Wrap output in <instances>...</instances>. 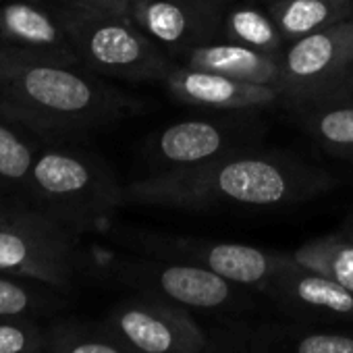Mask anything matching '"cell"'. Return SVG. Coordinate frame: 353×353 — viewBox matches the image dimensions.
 <instances>
[{"label":"cell","mask_w":353,"mask_h":353,"mask_svg":"<svg viewBox=\"0 0 353 353\" xmlns=\"http://www.w3.org/2000/svg\"><path fill=\"white\" fill-rule=\"evenodd\" d=\"M332 179L274 154L227 152L208 162L152 172L125 190V202L176 210L272 208L322 194Z\"/></svg>","instance_id":"1"},{"label":"cell","mask_w":353,"mask_h":353,"mask_svg":"<svg viewBox=\"0 0 353 353\" xmlns=\"http://www.w3.org/2000/svg\"><path fill=\"white\" fill-rule=\"evenodd\" d=\"M0 110L40 137L57 139L108 127L139 110V100L83 67L0 69Z\"/></svg>","instance_id":"2"},{"label":"cell","mask_w":353,"mask_h":353,"mask_svg":"<svg viewBox=\"0 0 353 353\" xmlns=\"http://www.w3.org/2000/svg\"><path fill=\"white\" fill-rule=\"evenodd\" d=\"M123 202L125 192L102 160L65 145H42L23 196V204L73 235L98 227Z\"/></svg>","instance_id":"3"},{"label":"cell","mask_w":353,"mask_h":353,"mask_svg":"<svg viewBox=\"0 0 353 353\" xmlns=\"http://www.w3.org/2000/svg\"><path fill=\"white\" fill-rule=\"evenodd\" d=\"M79 67L125 81H164L176 67L129 17L65 11Z\"/></svg>","instance_id":"4"},{"label":"cell","mask_w":353,"mask_h":353,"mask_svg":"<svg viewBox=\"0 0 353 353\" xmlns=\"http://www.w3.org/2000/svg\"><path fill=\"white\" fill-rule=\"evenodd\" d=\"M79 270L77 235L19 200L0 212V274L69 289Z\"/></svg>","instance_id":"5"},{"label":"cell","mask_w":353,"mask_h":353,"mask_svg":"<svg viewBox=\"0 0 353 353\" xmlns=\"http://www.w3.org/2000/svg\"><path fill=\"white\" fill-rule=\"evenodd\" d=\"M104 328L135 353H208L206 330L188 307L137 291L112 307Z\"/></svg>","instance_id":"6"},{"label":"cell","mask_w":353,"mask_h":353,"mask_svg":"<svg viewBox=\"0 0 353 353\" xmlns=\"http://www.w3.org/2000/svg\"><path fill=\"white\" fill-rule=\"evenodd\" d=\"M79 67L65 13L50 0H0V69Z\"/></svg>","instance_id":"7"},{"label":"cell","mask_w":353,"mask_h":353,"mask_svg":"<svg viewBox=\"0 0 353 353\" xmlns=\"http://www.w3.org/2000/svg\"><path fill=\"white\" fill-rule=\"evenodd\" d=\"M281 59V92L299 104L322 100L353 67V19L291 42Z\"/></svg>","instance_id":"8"},{"label":"cell","mask_w":353,"mask_h":353,"mask_svg":"<svg viewBox=\"0 0 353 353\" xmlns=\"http://www.w3.org/2000/svg\"><path fill=\"white\" fill-rule=\"evenodd\" d=\"M121 281L135 291L158 295L181 307L202 312H235L243 305L245 295L221 274L190 262L143 260L121 268Z\"/></svg>","instance_id":"9"},{"label":"cell","mask_w":353,"mask_h":353,"mask_svg":"<svg viewBox=\"0 0 353 353\" xmlns=\"http://www.w3.org/2000/svg\"><path fill=\"white\" fill-rule=\"evenodd\" d=\"M266 293L285 314L301 322H353V293L339 283L303 268L291 260L264 285Z\"/></svg>","instance_id":"10"},{"label":"cell","mask_w":353,"mask_h":353,"mask_svg":"<svg viewBox=\"0 0 353 353\" xmlns=\"http://www.w3.org/2000/svg\"><path fill=\"white\" fill-rule=\"evenodd\" d=\"M131 21L160 50L183 57L212 44L219 28L214 5L200 0H133Z\"/></svg>","instance_id":"11"},{"label":"cell","mask_w":353,"mask_h":353,"mask_svg":"<svg viewBox=\"0 0 353 353\" xmlns=\"http://www.w3.org/2000/svg\"><path fill=\"white\" fill-rule=\"evenodd\" d=\"M154 248L164 260L198 264L235 285L254 287L260 291L291 260V256L264 252L243 243L200 239H166Z\"/></svg>","instance_id":"12"},{"label":"cell","mask_w":353,"mask_h":353,"mask_svg":"<svg viewBox=\"0 0 353 353\" xmlns=\"http://www.w3.org/2000/svg\"><path fill=\"white\" fill-rule=\"evenodd\" d=\"M164 83L168 92L181 104L204 108H258L268 106L283 96L281 88L274 85L248 83L192 67H174L164 79Z\"/></svg>","instance_id":"13"},{"label":"cell","mask_w":353,"mask_h":353,"mask_svg":"<svg viewBox=\"0 0 353 353\" xmlns=\"http://www.w3.org/2000/svg\"><path fill=\"white\" fill-rule=\"evenodd\" d=\"M231 135L225 127L194 119L168 125L154 133L145 156L156 166L154 172L188 168L231 152Z\"/></svg>","instance_id":"14"},{"label":"cell","mask_w":353,"mask_h":353,"mask_svg":"<svg viewBox=\"0 0 353 353\" xmlns=\"http://www.w3.org/2000/svg\"><path fill=\"white\" fill-rule=\"evenodd\" d=\"M185 63V67L192 69L227 75L248 83L281 88V59L235 42L198 46L188 54Z\"/></svg>","instance_id":"15"},{"label":"cell","mask_w":353,"mask_h":353,"mask_svg":"<svg viewBox=\"0 0 353 353\" xmlns=\"http://www.w3.org/2000/svg\"><path fill=\"white\" fill-rule=\"evenodd\" d=\"M40 135L0 110V196L23 202L34 162L42 150Z\"/></svg>","instance_id":"16"},{"label":"cell","mask_w":353,"mask_h":353,"mask_svg":"<svg viewBox=\"0 0 353 353\" xmlns=\"http://www.w3.org/2000/svg\"><path fill=\"white\" fill-rule=\"evenodd\" d=\"M349 0H276L270 17L285 42H295L351 19Z\"/></svg>","instance_id":"17"},{"label":"cell","mask_w":353,"mask_h":353,"mask_svg":"<svg viewBox=\"0 0 353 353\" xmlns=\"http://www.w3.org/2000/svg\"><path fill=\"white\" fill-rule=\"evenodd\" d=\"M248 353H353V334L262 328L241 343Z\"/></svg>","instance_id":"18"},{"label":"cell","mask_w":353,"mask_h":353,"mask_svg":"<svg viewBox=\"0 0 353 353\" xmlns=\"http://www.w3.org/2000/svg\"><path fill=\"white\" fill-rule=\"evenodd\" d=\"M297 264L314 270L353 293V241L332 233L301 245L291 254Z\"/></svg>","instance_id":"19"},{"label":"cell","mask_w":353,"mask_h":353,"mask_svg":"<svg viewBox=\"0 0 353 353\" xmlns=\"http://www.w3.org/2000/svg\"><path fill=\"white\" fill-rule=\"evenodd\" d=\"M312 135L332 154L353 160V104L351 102H314L305 114Z\"/></svg>","instance_id":"20"},{"label":"cell","mask_w":353,"mask_h":353,"mask_svg":"<svg viewBox=\"0 0 353 353\" xmlns=\"http://www.w3.org/2000/svg\"><path fill=\"white\" fill-rule=\"evenodd\" d=\"M225 34L229 42L281 57L283 54V36L279 34L270 15H264L252 7H239L229 13L225 23Z\"/></svg>","instance_id":"21"},{"label":"cell","mask_w":353,"mask_h":353,"mask_svg":"<svg viewBox=\"0 0 353 353\" xmlns=\"http://www.w3.org/2000/svg\"><path fill=\"white\" fill-rule=\"evenodd\" d=\"M34 279L0 274V318H19L46 303L42 289L32 285Z\"/></svg>","instance_id":"22"},{"label":"cell","mask_w":353,"mask_h":353,"mask_svg":"<svg viewBox=\"0 0 353 353\" xmlns=\"http://www.w3.org/2000/svg\"><path fill=\"white\" fill-rule=\"evenodd\" d=\"M46 353H135L119 336L102 326V334H83L75 330L59 332L46 345Z\"/></svg>","instance_id":"23"},{"label":"cell","mask_w":353,"mask_h":353,"mask_svg":"<svg viewBox=\"0 0 353 353\" xmlns=\"http://www.w3.org/2000/svg\"><path fill=\"white\" fill-rule=\"evenodd\" d=\"M44 332L17 318H0V353H46Z\"/></svg>","instance_id":"24"},{"label":"cell","mask_w":353,"mask_h":353,"mask_svg":"<svg viewBox=\"0 0 353 353\" xmlns=\"http://www.w3.org/2000/svg\"><path fill=\"white\" fill-rule=\"evenodd\" d=\"M52 5L65 11H85V13H108L131 19L133 0H50Z\"/></svg>","instance_id":"25"},{"label":"cell","mask_w":353,"mask_h":353,"mask_svg":"<svg viewBox=\"0 0 353 353\" xmlns=\"http://www.w3.org/2000/svg\"><path fill=\"white\" fill-rule=\"evenodd\" d=\"M318 102H351L353 104V67L349 69V73Z\"/></svg>","instance_id":"26"},{"label":"cell","mask_w":353,"mask_h":353,"mask_svg":"<svg viewBox=\"0 0 353 353\" xmlns=\"http://www.w3.org/2000/svg\"><path fill=\"white\" fill-rule=\"evenodd\" d=\"M339 235H343V237H347V239H351L353 241V210L349 212V216L345 219V223L341 225V229L336 231Z\"/></svg>","instance_id":"27"},{"label":"cell","mask_w":353,"mask_h":353,"mask_svg":"<svg viewBox=\"0 0 353 353\" xmlns=\"http://www.w3.org/2000/svg\"><path fill=\"white\" fill-rule=\"evenodd\" d=\"M11 202H13L11 198H5V196H0V212H3V210H5V208H7V206L11 204Z\"/></svg>","instance_id":"28"},{"label":"cell","mask_w":353,"mask_h":353,"mask_svg":"<svg viewBox=\"0 0 353 353\" xmlns=\"http://www.w3.org/2000/svg\"><path fill=\"white\" fill-rule=\"evenodd\" d=\"M200 3H206V5H216V3H221V0H200Z\"/></svg>","instance_id":"29"}]
</instances>
